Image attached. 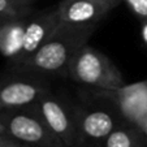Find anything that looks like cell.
Masks as SVG:
<instances>
[{
  "label": "cell",
  "instance_id": "52a82bcc",
  "mask_svg": "<svg viewBox=\"0 0 147 147\" xmlns=\"http://www.w3.org/2000/svg\"><path fill=\"white\" fill-rule=\"evenodd\" d=\"M92 95L109 102L121 119L130 124L137 125L147 113V78L115 90H92Z\"/></svg>",
  "mask_w": 147,
  "mask_h": 147
},
{
  "label": "cell",
  "instance_id": "2e32d148",
  "mask_svg": "<svg viewBox=\"0 0 147 147\" xmlns=\"http://www.w3.org/2000/svg\"><path fill=\"white\" fill-rule=\"evenodd\" d=\"M141 36L144 46L147 47V17L141 20Z\"/></svg>",
  "mask_w": 147,
  "mask_h": 147
},
{
  "label": "cell",
  "instance_id": "6da1fadb",
  "mask_svg": "<svg viewBox=\"0 0 147 147\" xmlns=\"http://www.w3.org/2000/svg\"><path fill=\"white\" fill-rule=\"evenodd\" d=\"M95 26H73L61 24L60 28L22 64L8 68L18 72L35 73L40 76L68 77V68L77 51L94 34Z\"/></svg>",
  "mask_w": 147,
  "mask_h": 147
},
{
  "label": "cell",
  "instance_id": "4fadbf2b",
  "mask_svg": "<svg viewBox=\"0 0 147 147\" xmlns=\"http://www.w3.org/2000/svg\"><path fill=\"white\" fill-rule=\"evenodd\" d=\"M122 1L128 4L131 12L141 20L147 17V0H122Z\"/></svg>",
  "mask_w": 147,
  "mask_h": 147
},
{
  "label": "cell",
  "instance_id": "ac0fdd59",
  "mask_svg": "<svg viewBox=\"0 0 147 147\" xmlns=\"http://www.w3.org/2000/svg\"><path fill=\"white\" fill-rule=\"evenodd\" d=\"M1 134H4V126H3V122H1V120H0V136Z\"/></svg>",
  "mask_w": 147,
  "mask_h": 147
},
{
  "label": "cell",
  "instance_id": "30bf717a",
  "mask_svg": "<svg viewBox=\"0 0 147 147\" xmlns=\"http://www.w3.org/2000/svg\"><path fill=\"white\" fill-rule=\"evenodd\" d=\"M28 17L14 18L0 25V55L8 61V67L16 64L20 59Z\"/></svg>",
  "mask_w": 147,
  "mask_h": 147
},
{
  "label": "cell",
  "instance_id": "5bb4252c",
  "mask_svg": "<svg viewBox=\"0 0 147 147\" xmlns=\"http://www.w3.org/2000/svg\"><path fill=\"white\" fill-rule=\"evenodd\" d=\"M0 147H26L21 142L16 141L14 138L7 136V134H1L0 136Z\"/></svg>",
  "mask_w": 147,
  "mask_h": 147
},
{
  "label": "cell",
  "instance_id": "3957f363",
  "mask_svg": "<svg viewBox=\"0 0 147 147\" xmlns=\"http://www.w3.org/2000/svg\"><path fill=\"white\" fill-rule=\"evenodd\" d=\"M4 134L26 147H67L50 130L34 106L0 111Z\"/></svg>",
  "mask_w": 147,
  "mask_h": 147
},
{
  "label": "cell",
  "instance_id": "e0dca14e",
  "mask_svg": "<svg viewBox=\"0 0 147 147\" xmlns=\"http://www.w3.org/2000/svg\"><path fill=\"white\" fill-rule=\"evenodd\" d=\"M91 1H95V3H99V4H103V5H107L111 9H113L115 7H117L122 0H91Z\"/></svg>",
  "mask_w": 147,
  "mask_h": 147
},
{
  "label": "cell",
  "instance_id": "5b68a950",
  "mask_svg": "<svg viewBox=\"0 0 147 147\" xmlns=\"http://www.w3.org/2000/svg\"><path fill=\"white\" fill-rule=\"evenodd\" d=\"M50 130L67 147H76L77 143V106L47 91L34 104Z\"/></svg>",
  "mask_w": 147,
  "mask_h": 147
},
{
  "label": "cell",
  "instance_id": "ba28073f",
  "mask_svg": "<svg viewBox=\"0 0 147 147\" xmlns=\"http://www.w3.org/2000/svg\"><path fill=\"white\" fill-rule=\"evenodd\" d=\"M61 25L60 14H59L57 7L48 8L45 11L31 13L28 17L26 22L25 36H24V46L20 59L16 64L8 68H16L22 64L28 57H30L39 47H40Z\"/></svg>",
  "mask_w": 147,
  "mask_h": 147
},
{
  "label": "cell",
  "instance_id": "277c9868",
  "mask_svg": "<svg viewBox=\"0 0 147 147\" xmlns=\"http://www.w3.org/2000/svg\"><path fill=\"white\" fill-rule=\"evenodd\" d=\"M50 90L43 76L8 69L0 74V111L34 106Z\"/></svg>",
  "mask_w": 147,
  "mask_h": 147
},
{
  "label": "cell",
  "instance_id": "8992f818",
  "mask_svg": "<svg viewBox=\"0 0 147 147\" xmlns=\"http://www.w3.org/2000/svg\"><path fill=\"white\" fill-rule=\"evenodd\" d=\"M122 121L120 113L103 107L77 106L76 147L102 146L112 130Z\"/></svg>",
  "mask_w": 147,
  "mask_h": 147
},
{
  "label": "cell",
  "instance_id": "7a4b0ae2",
  "mask_svg": "<svg viewBox=\"0 0 147 147\" xmlns=\"http://www.w3.org/2000/svg\"><path fill=\"white\" fill-rule=\"evenodd\" d=\"M68 78L92 90H115L125 85L117 65L106 53L89 45L81 47L72 59Z\"/></svg>",
  "mask_w": 147,
  "mask_h": 147
},
{
  "label": "cell",
  "instance_id": "d6986e66",
  "mask_svg": "<svg viewBox=\"0 0 147 147\" xmlns=\"http://www.w3.org/2000/svg\"><path fill=\"white\" fill-rule=\"evenodd\" d=\"M29 1H34V0H29Z\"/></svg>",
  "mask_w": 147,
  "mask_h": 147
},
{
  "label": "cell",
  "instance_id": "9a60e30c",
  "mask_svg": "<svg viewBox=\"0 0 147 147\" xmlns=\"http://www.w3.org/2000/svg\"><path fill=\"white\" fill-rule=\"evenodd\" d=\"M136 126L142 131V134L144 136V138H146V141H147V113L139 120L138 124H137Z\"/></svg>",
  "mask_w": 147,
  "mask_h": 147
},
{
  "label": "cell",
  "instance_id": "7c38bea8",
  "mask_svg": "<svg viewBox=\"0 0 147 147\" xmlns=\"http://www.w3.org/2000/svg\"><path fill=\"white\" fill-rule=\"evenodd\" d=\"M33 3L29 0H0V25L14 18L30 16L34 12Z\"/></svg>",
  "mask_w": 147,
  "mask_h": 147
},
{
  "label": "cell",
  "instance_id": "8fae6325",
  "mask_svg": "<svg viewBox=\"0 0 147 147\" xmlns=\"http://www.w3.org/2000/svg\"><path fill=\"white\" fill-rule=\"evenodd\" d=\"M147 141L134 124L122 120L103 142L102 147H146Z\"/></svg>",
  "mask_w": 147,
  "mask_h": 147
},
{
  "label": "cell",
  "instance_id": "9c48e42d",
  "mask_svg": "<svg viewBox=\"0 0 147 147\" xmlns=\"http://www.w3.org/2000/svg\"><path fill=\"white\" fill-rule=\"evenodd\" d=\"M56 7L61 24L73 26H96L112 11L91 0H61Z\"/></svg>",
  "mask_w": 147,
  "mask_h": 147
}]
</instances>
